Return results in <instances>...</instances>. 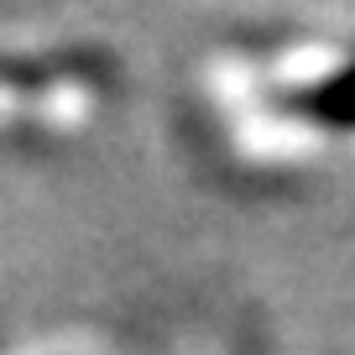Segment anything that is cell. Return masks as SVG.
<instances>
[{
  "label": "cell",
  "mask_w": 355,
  "mask_h": 355,
  "mask_svg": "<svg viewBox=\"0 0 355 355\" xmlns=\"http://www.w3.org/2000/svg\"><path fill=\"white\" fill-rule=\"evenodd\" d=\"M293 105H298V110H309L313 121H324V125L355 131V63H345L340 73H329V78H319V84H309Z\"/></svg>",
  "instance_id": "obj_1"
}]
</instances>
